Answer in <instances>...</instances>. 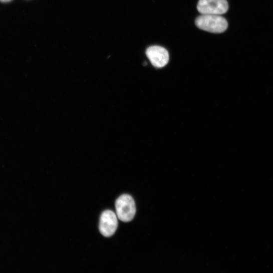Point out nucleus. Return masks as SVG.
I'll use <instances>...</instances> for the list:
<instances>
[{
	"mask_svg": "<svg viewBox=\"0 0 273 273\" xmlns=\"http://www.w3.org/2000/svg\"><path fill=\"white\" fill-rule=\"evenodd\" d=\"M195 25L198 28L212 33H222L228 27L227 20L220 15H202L196 18Z\"/></svg>",
	"mask_w": 273,
	"mask_h": 273,
	"instance_id": "f257e3e1",
	"label": "nucleus"
},
{
	"mask_svg": "<svg viewBox=\"0 0 273 273\" xmlns=\"http://www.w3.org/2000/svg\"><path fill=\"white\" fill-rule=\"evenodd\" d=\"M116 208L121 221L129 222L133 219L136 210L134 200L130 195L124 194L120 196L116 202Z\"/></svg>",
	"mask_w": 273,
	"mask_h": 273,
	"instance_id": "f03ea898",
	"label": "nucleus"
},
{
	"mask_svg": "<svg viewBox=\"0 0 273 273\" xmlns=\"http://www.w3.org/2000/svg\"><path fill=\"white\" fill-rule=\"evenodd\" d=\"M197 9L201 15H221L227 12L229 6L227 0H199Z\"/></svg>",
	"mask_w": 273,
	"mask_h": 273,
	"instance_id": "7ed1b4c3",
	"label": "nucleus"
},
{
	"mask_svg": "<svg viewBox=\"0 0 273 273\" xmlns=\"http://www.w3.org/2000/svg\"><path fill=\"white\" fill-rule=\"evenodd\" d=\"M118 226V218L115 213L110 210L103 211L100 216L99 230L105 237L113 236Z\"/></svg>",
	"mask_w": 273,
	"mask_h": 273,
	"instance_id": "20e7f679",
	"label": "nucleus"
},
{
	"mask_svg": "<svg viewBox=\"0 0 273 273\" xmlns=\"http://www.w3.org/2000/svg\"><path fill=\"white\" fill-rule=\"evenodd\" d=\"M146 54L151 64L155 68H163L169 63L168 51L165 48L161 46L149 47L146 51Z\"/></svg>",
	"mask_w": 273,
	"mask_h": 273,
	"instance_id": "39448f33",
	"label": "nucleus"
},
{
	"mask_svg": "<svg viewBox=\"0 0 273 273\" xmlns=\"http://www.w3.org/2000/svg\"><path fill=\"white\" fill-rule=\"evenodd\" d=\"M12 0H0V2H2L3 3H9L11 2Z\"/></svg>",
	"mask_w": 273,
	"mask_h": 273,
	"instance_id": "423d86ee",
	"label": "nucleus"
}]
</instances>
